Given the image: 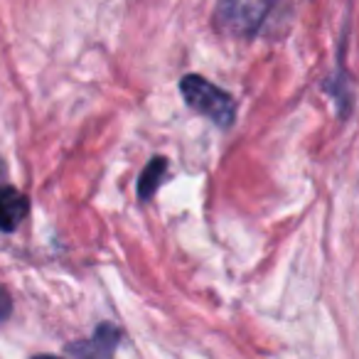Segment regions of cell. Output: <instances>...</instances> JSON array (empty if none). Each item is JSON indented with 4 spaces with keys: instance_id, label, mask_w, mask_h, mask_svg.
Wrapping results in <instances>:
<instances>
[{
    "instance_id": "52a82bcc",
    "label": "cell",
    "mask_w": 359,
    "mask_h": 359,
    "mask_svg": "<svg viewBox=\"0 0 359 359\" xmlns=\"http://www.w3.org/2000/svg\"><path fill=\"white\" fill-rule=\"evenodd\" d=\"M35 359H60V357H50V354H45V357H35Z\"/></svg>"
},
{
    "instance_id": "7a4b0ae2",
    "label": "cell",
    "mask_w": 359,
    "mask_h": 359,
    "mask_svg": "<svg viewBox=\"0 0 359 359\" xmlns=\"http://www.w3.org/2000/svg\"><path fill=\"white\" fill-rule=\"evenodd\" d=\"M273 0H219V27L234 35H254Z\"/></svg>"
},
{
    "instance_id": "3957f363",
    "label": "cell",
    "mask_w": 359,
    "mask_h": 359,
    "mask_svg": "<svg viewBox=\"0 0 359 359\" xmlns=\"http://www.w3.org/2000/svg\"><path fill=\"white\" fill-rule=\"evenodd\" d=\"M27 215V200L15 187H0V231H15Z\"/></svg>"
},
{
    "instance_id": "6da1fadb",
    "label": "cell",
    "mask_w": 359,
    "mask_h": 359,
    "mask_svg": "<svg viewBox=\"0 0 359 359\" xmlns=\"http://www.w3.org/2000/svg\"><path fill=\"white\" fill-rule=\"evenodd\" d=\"M180 91L185 96L187 106L195 109L197 114H202L205 118H210L212 123L222 126V128L234 123L236 101L226 91H222L217 84L207 81L205 76L187 74L185 79L180 81Z\"/></svg>"
},
{
    "instance_id": "8992f818",
    "label": "cell",
    "mask_w": 359,
    "mask_h": 359,
    "mask_svg": "<svg viewBox=\"0 0 359 359\" xmlns=\"http://www.w3.org/2000/svg\"><path fill=\"white\" fill-rule=\"evenodd\" d=\"M11 310H13V303H11V295H8V290L6 288H0V323L11 315Z\"/></svg>"
},
{
    "instance_id": "5b68a950",
    "label": "cell",
    "mask_w": 359,
    "mask_h": 359,
    "mask_svg": "<svg viewBox=\"0 0 359 359\" xmlns=\"http://www.w3.org/2000/svg\"><path fill=\"white\" fill-rule=\"evenodd\" d=\"M165 170H168V160L165 158H153L145 165V170L140 172V180H138V197L143 202H148L150 197L155 195V190H158L160 182H163Z\"/></svg>"
},
{
    "instance_id": "277c9868",
    "label": "cell",
    "mask_w": 359,
    "mask_h": 359,
    "mask_svg": "<svg viewBox=\"0 0 359 359\" xmlns=\"http://www.w3.org/2000/svg\"><path fill=\"white\" fill-rule=\"evenodd\" d=\"M116 344H118V330L111 327V325H101L96 330L94 339L84 344H74L72 352H76L81 359H111Z\"/></svg>"
}]
</instances>
